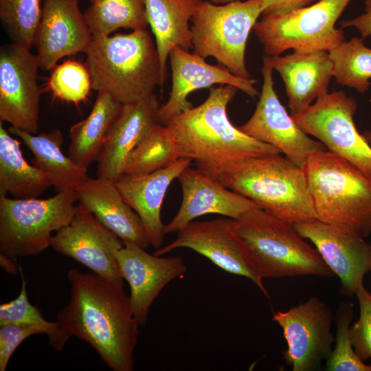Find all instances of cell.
Masks as SVG:
<instances>
[{
  "label": "cell",
  "instance_id": "obj_15",
  "mask_svg": "<svg viewBox=\"0 0 371 371\" xmlns=\"http://www.w3.org/2000/svg\"><path fill=\"white\" fill-rule=\"evenodd\" d=\"M123 244L79 203L71 221L53 235L50 247L106 279L123 281L115 258Z\"/></svg>",
  "mask_w": 371,
  "mask_h": 371
},
{
  "label": "cell",
  "instance_id": "obj_43",
  "mask_svg": "<svg viewBox=\"0 0 371 371\" xmlns=\"http://www.w3.org/2000/svg\"><path fill=\"white\" fill-rule=\"evenodd\" d=\"M313 1H315V0H313Z\"/></svg>",
  "mask_w": 371,
  "mask_h": 371
},
{
  "label": "cell",
  "instance_id": "obj_32",
  "mask_svg": "<svg viewBox=\"0 0 371 371\" xmlns=\"http://www.w3.org/2000/svg\"><path fill=\"white\" fill-rule=\"evenodd\" d=\"M4 324L36 328L48 336L51 346L58 351H61L67 341L60 328L59 323L45 319L38 308L30 302L27 293V282L23 278L19 295L0 305V326Z\"/></svg>",
  "mask_w": 371,
  "mask_h": 371
},
{
  "label": "cell",
  "instance_id": "obj_12",
  "mask_svg": "<svg viewBox=\"0 0 371 371\" xmlns=\"http://www.w3.org/2000/svg\"><path fill=\"white\" fill-rule=\"evenodd\" d=\"M183 247L207 258L227 273L249 278L269 297L254 257L236 232L235 219L192 221L177 232L173 241L153 254L164 256Z\"/></svg>",
  "mask_w": 371,
  "mask_h": 371
},
{
  "label": "cell",
  "instance_id": "obj_38",
  "mask_svg": "<svg viewBox=\"0 0 371 371\" xmlns=\"http://www.w3.org/2000/svg\"><path fill=\"white\" fill-rule=\"evenodd\" d=\"M342 27H355L363 39L371 36V0L365 1L364 12L361 15L341 22Z\"/></svg>",
  "mask_w": 371,
  "mask_h": 371
},
{
  "label": "cell",
  "instance_id": "obj_34",
  "mask_svg": "<svg viewBox=\"0 0 371 371\" xmlns=\"http://www.w3.org/2000/svg\"><path fill=\"white\" fill-rule=\"evenodd\" d=\"M41 14V0H0V19L12 42L28 49L34 45Z\"/></svg>",
  "mask_w": 371,
  "mask_h": 371
},
{
  "label": "cell",
  "instance_id": "obj_29",
  "mask_svg": "<svg viewBox=\"0 0 371 371\" xmlns=\"http://www.w3.org/2000/svg\"><path fill=\"white\" fill-rule=\"evenodd\" d=\"M92 37H104L119 28L133 31L149 25L144 0H95L84 12Z\"/></svg>",
  "mask_w": 371,
  "mask_h": 371
},
{
  "label": "cell",
  "instance_id": "obj_41",
  "mask_svg": "<svg viewBox=\"0 0 371 371\" xmlns=\"http://www.w3.org/2000/svg\"><path fill=\"white\" fill-rule=\"evenodd\" d=\"M363 135L365 137V139L367 140V142L369 144H371V131L367 130L363 133Z\"/></svg>",
  "mask_w": 371,
  "mask_h": 371
},
{
  "label": "cell",
  "instance_id": "obj_8",
  "mask_svg": "<svg viewBox=\"0 0 371 371\" xmlns=\"http://www.w3.org/2000/svg\"><path fill=\"white\" fill-rule=\"evenodd\" d=\"M262 12V0L223 5L199 0L190 19L192 53L212 56L235 76L251 79L245 65L247 42Z\"/></svg>",
  "mask_w": 371,
  "mask_h": 371
},
{
  "label": "cell",
  "instance_id": "obj_26",
  "mask_svg": "<svg viewBox=\"0 0 371 371\" xmlns=\"http://www.w3.org/2000/svg\"><path fill=\"white\" fill-rule=\"evenodd\" d=\"M122 105L108 93L98 91L87 117L70 128L69 157L77 166L87 170L98 160Z\"/></svg>",
  "mask_w": 371,
  "mask_h": 371
},
{
  "label": "cell",
  "instance_id": "obj_20",
  "mask_svg": "<svg viewBox=\"0 0 371 371\" xmlns=\"http://www.w3.org/2000/svg\"><path fill=\"white\" fill-rule=\"evenodd\" d=\"M178 180L182 201L175 216L165 225L166 234L177 233L201 216L216 214L236 220L258 207L249 199L223 186L197 168L189 166Z\"/></svg>",
  "mask_w": 371,
  "mask_h": 371
},
{
  "label": "cell",
  "instance_id": "obj_33",
  "mask_svg": "<svg viewBox=\"0 0 371 371\" xmlns=\"http://www.w3.org/2000/svg\"><path fill=\"white\" fill-rule=\"evenodd\" d=\"M354 304L350 301L340 303L334 319L336 324L335 346L325 361L328 371H371L355 352L350 337V326L354 315Z\"/></svg>",
  "mask_w": 371,
  "mask_h": 371
},
{
  "label": "cell",
  "instance_id": "obj_6",
  "mask_svg": "<svg viewBox=\"0 0 371 371\" xmlns=\"http://www.w3.org/2000/svg\"><path fill=\"white\" fill-rule=\"evenodd\" d=\"M235 223L263 278L335 276L316 248L293 225L259 207L247 212Z\"/></svg>",
  "mask_w": 371,
  "mask_h": 371
},
{
  "label": "cell",
  "instance_id": "obj_30",
  "mask_svg": "<svg viewBox=\"0 0 371 371\" xmlns=\"http://www.w3.org/2000/svg\"><path fill=\"white\" fill-rule=\"evenodd\" d=\"M333 65V76L341 85L355 89L361 93L371 86V49L361 37L344 41L328 52Z\"/></svg>",
  "mask_w": 371,
  "mask_h": 371
},
{
  "label": "cell",
  "instance_id": "obj_42",
  "mask_svg": "<svg viewBox=\"0 0 371 371\" xmlns=\"http://www.w3.org/2000/svg\"><path fill=\"white\" fill-rule=\"evenodd\" d=\"M91 3H92L93 1H94L95 0H89Z\"/></svg>",
  "mask_w": 371,
  "mask_h": 371
},
{
  "label": "cell",
  "instance_id": "obj_3",
  "mask_svg": "<svg viewBox=\"0 0 371 371\" xmlns=\"http://www.w3.org/2000/svg\"><path fill=\"white\" fill-rule=\"evenodd\" d=\"M238 89L231 85L211 87L202 104L181 112L164 125L179 158L206 164L280 153L231 123L227 106Z\"/></svg>",
  "mask_w": 371,
  "mask_h": 371
},
{
  "label": "cell",
  "instance_id": "obj_5",
  "mask_svg": "<svg viewBox=\"0 0 371 371\" xmlns=\"http://www.w3.org/2000/svg\"><path fill=\"white\" fill-rule=\"evenodd\" d=\"M316 218L366 238L371 234V177L326 150L303 167Z\"/></svg>",
  "mask_w": 371,
  "mask_h": 371
},
{
  "label": "cell",
  "instance_id": "obj_2",
  "mask_svg": "<svg viewBox=\"0 0 371 371\" xmlns=\"http://www.w3.org/2000/svg\"><path fill=\"white\" fill-rule=\"evenodd\" d=\"M195 166L293 225L316 218L304 168L280 153Z\"/></svg>",
  "mask_w": 371,
  "mask_h": 371
},
{
  "label": "cell",
  "instance_id": "obj_18",
  "mask_svg": "<svg viewBox=\"0 0 371 371\" xmlns=\"http://www.w3.org/2000/svg\"><path fill=\"white\" fill-rule=\"evenodd\" d=\"M92 36L78 0H44L34 45L40 69L51 71L65 56L85 53Z\"/></svg>",
  "mask_w": 371,
  "mask_h": 371
},
{
  "label": "cell",
  "instance_id": "obj_39",
  "mask_svg": "<svg viewBox=\"0 0 371 371\" xmlns=\"http://www.w3.org/2000/svg\"><path fill=\"white\" fill-rule=\"evenodd\" d=\"M262 14H280L306 6L313 0H262Z\"/></svg>",
  "mask_w": 371,
  "mask_h": 371
},
{
  "label": "cell",
  "instance_id": "obj_25",
  "mask_svg": "<svg viewBox=\"0 0 371 371\" xmlns=\"http://www.w3.org/2000/svg\"><path fill=\"white\" fill-rule=\"evenodd\" d=\"M199 0H144L163 73L171 50L192 48L190 21Z\"/></svg>",
  "mask_w": 371,
  "mask_h": 371
},
{
  "label": "cell",
  "instance_id": "obj_16",
  "mask_svg": "<svg viewBox=\"0 0 371 371\" xmlns=\"http://www.w3.org/2000/svg\"><path fill=\"white\" fill-rule=\"evenodd\" d=\"M309 240L341 283L340 293L355 295L371 271V243L317 218L293 225Z\"/></svg>",
  "mask_w": 371,
  "mask_h": 371
},
{
  "label": "cell",
  "instance_id": "obj_35",
  "mask_svg": "<svg viewBox=\"0 0 371 371\" xmlns=\"http://www.w3.org/2000/svg\"><path fill=\"white\" fill-rule=\"evenodd\" d=\"M47 87L55 98L74 104L85 100L93 89L86 64L76 60L56 65L51 70Z\"/></svg>",
  "mask_w": 371,
  "mask_h": 371
},
{
  "label": "cell",
  "instance_id": "obj_1",
  "mask_svg": "<svg viewBox=\"0 0 371 371\" xmlns=\"http://www.w3.org/2000/svg\"><path fill=\"white\" fill-rule=\"evenodd\" d=\"M68 304L57 322L68 340L71 336L88 343L113 371L134 370V351L139 334L123 281H112L93 272L71 269Z\"/></svg>",
  "mask_w": 371,
  "mask_h": 371
},
{
  "label": "cell",
  "instance_id": "obj_10",
  "mask_svg": "<svg viewBox=\"0 0 371 371\" xmlns=\"http://www.w3.org/2000/svg\"><path fill=\"white\" fill-rule=\"evenodd\" d=\"M357 106L356 100L343 90L333 91L291 115L307 135L371 177V146L353 121Z\"/></svg>",
  "mask_w": 371,
  "mask_h": 371
},
{
  "label": "cell",
  "instance_id": "obj_7",
  "mask_svg": "<svg viewBox=\"0 0 371 371\" xmlns=\"http://www.w3.org/2000/svg\"><path fill=\"white\" fill-rule=\"evenodd\" d=\"M74 189L48 199H12L0 196V263L17 272L19 258L37 255L50 246L52 233L66 225L76 210Z\"/></svg>",
  "mask_w": 371,
  "mask_h": 371
},
{
  "label": "cell",
  "instance_id": "obj_19",
  "mask_svg": "<svg viewBox=\"0 0 371 371\" xmlns=\"http://www.w3.org/2000/svg\"><path fill=\"white\" fill-rule=\"evenodd\" d=\"M172 88L168 101L159 107V123L165 125L171 118L192 106L187 99L197 89L214 85H231L254 98L259 95L255 79H245L233 74L223 65H211L205 58L177 47L170 54Z\"/></svg>",
  "mask_w": 371,
  "mask_h": 371
},
{
  "label": "cell",
  "instance_id": "obj_37",
  "mask_svg": "<svg viewBox=\"0 0 371 371\" xmlns=\"http://www.w3.org/2000/svg\"><path fill=\"white\" fill-rule=\"evenodd\" d=\"M43 333L34 327L16 324L0 326V371H5L16 349L27 337Z\"/></svg>",
  "mask_w": 371,
  "mask_h": 371
},
{
  "label": "cell",
  "instance_id": "obj_24",
  "mask_svg": "<svg viewBox=\"0 0 371 371\" xmlns=\"http://www.w3.org/2000/svg\"><path fill=\"white\" fill-rule=\"evenodd\" d=\"M273 69L284 83L291 115L297 114L327 93L333 76L328 52L293 51L270 56Z\"/></svg>",
  "mask_w": 371,
  "mask_h": 371
},
{
  "label": "cell",
  "instance_id": "obj_21",
  "mask_svg": "<svg viewBox=\"0 0 371 371\" xmlns=\"http://www.w3.org/2000/svg\"><path fill=\"white\" fill-rule=\"evenodd\" d=\"M159 104L153 93L137 102L123 104L97 160V176L116 181L123 174L131 151L159 124Z\"/></svg>",
  "mask_w": 371,
  "mask_h": 371
},
{
  "label": "cell",
  "instance_id": "obj_4",
  "mask_svg": "<svg viewBox=\"0 0 371 371\" xmlns=\"http://www.w3.org/2000/svg\"><path fill=\"white\" fill-rule=\"evenodd\" d=\"M85 54L93 89L108 93L122 104L150 96L166 78L156 44L146 29L92 37Z\"/></svg>",
  "mask_w": 371,
  "mask_h": 371
},
{
  "label": "cell",
  "instance_id": "obj_23",
  "mask_svg": "<svg viewBox=\"0 0 371 371\" xmlns=\"http://www.w3.org/2000/svg\"><path fill=\"white\" fill-rule=\"evenodd\" d=\"M74 190L79 203L123 243L146 249L150 246L140 218L123 199L115 181L87 177Z\"/></svg>",
  "mask_w": 371,
  "mask_h": 371
},
{
  "label": "cell",
  "instance_id": "obj_22",
  "mask_svg": "<svg viewBox=\"0 0 371 371\" xmlns=\"http://www.w3.org/2000/svg\"><path fill=\"white\" fill-rule=\"evenodd\" d=\"M192 161L179 158L173 164L148 174H122L115 181L125 202L140 218L150 245L162 247L165 225L161 210L165 194L171 184Z\"/></svg>",
  "mask_w": 371,
  "mask_h": 371
},
{
  "label": "cell",
  "instance_id": "obj_11",
  "mask_svg": "<svg viewBox=\"0 0 371 371\" xmlns=\"http://www.w3.org/2000/svg\"><path fill=\"white\" fill-rule=\"evenodd\" d=\"M282 328L286 348L283 358L293 371L319 370L333 350L332 309L317 296L276 312L272 317Z\"/></svg>",
  "mask_w": 371,
  "mask_h": 371
},
{
  "label": "cell",
  "instance_id": "obj_14",
  "mask_svg": "<svg viewBox=\"0 0 371 371\" xmlns=\"http://www.w3.org/2000/svg\"><path fill=\"white\" fill-rule=\"evenodd\" d=\"M40 69L36 54L12 42L0 52V122L36 134L38 129V85Z\"/></svg>",
  "mask_w": 371,
  "mask_h": 371
},
{
  "label": "cell",
  "instance_id": "obj_27",
  "mask_svg": "<svg viewBox=\"0 0 371 371\" xmlns=\"http://www.w3.org/2000/svg\"><path fill=\"white\" fill-rule=\"evenodd\" d=\"M8 131L21 139L33 154V165L46 175L58 192L75 188L88 176L60 147L64 137L59 129L38 135L10 126Z\"/></svg>",
  "mask_w": 371,
  "mask_h": 371
},
{
  "label": "cell",
  "instance_id": "obj_28",
  "mask_svg": "<svg viewBox=\"0 0 371 371\" xmlns=\"http://www.w3.org/2000/svg\"><path fill=\"white\" fill-rule=\"evenodd\" d=\"M0 122V196L36 198L52 186L49 177L22 154L20 142Z\"/></svg>",
  "mask_w": 371,
  "mask_h": 371
},
{
  "label": "cell",
  "instance_id": "obj_31",
  "mask_svg": "<svg viewBox=\"0 0 371 371\" xmlns=\"http://www.w3.org/2000/svg\"><path fill=\"white\" fill-rule=\"evenodd\" d=\"M179 159L166 127L157 124L131 151L123 174H148L162 169Z\"/></svg>",
  "mask_w": 371,
  "mask_h": 371
},
{
  "label": "cell",
  "instance_id": "obj_36",
  "mask_svg": "<svg viewBox=\"0 0 371 371\" xmlns=\"http://www.w3.org/2000/svg\"><path fill=\"white\" fill-rule=\"evenodd\" d=\"M359 305L358 319L350 326L354 349L363 360L371 359V293L361 286L356 295Z\"/></svg>",
  "mask_w": 371,
  "mask_h": 371
},
{
  "label": "cell",
  "instance_id": "obj_17",
  "mask_svg": "<svg viewBox=\"0 0 371 371\" xmlns=\"http://www.w3.org/2000/svg\"><path fill=\"white\" fill-rule=\"evenodd\" d=\"M115 258L121 276L130 286L133 316L139 326H144L155 300L169 282L187 271V266L179 256L150 254L130 242H124Z\"/></svg>",
  "mask_w": 371,
  "mask_h": 371
},
{
  "label": "cell",
  "instance_id": "obj_13",
  "mask_svg": "<svg viewBox=\"0 0 371 371\" xmlns=\"http://www.w3.org/2000/svg\"><path fill=\"white\" fill-rule=\"evenodd\" d=\"M269 56L263 58V83L260 98L251 117L239 128L255 139L269 144L300 167L314 153L326 150L296 124L280 102L274 89Z\"/></svg>",
  "mask_w": 371,
  "mask_h": 371
},
{
  "label": "cell",
  "instance_id": "obj_9",
  "mask_svg": "<svg viewBox=\"0 0 371 371\" xmlns=\"http://www.w3.org/2000/svg\"><path fill=\"white\" fill-rule=\"evenodd\" d=\"M351 0H318L280 14H262L254 31L267 56L292 49L329 52L344 41L335 23Z\"/></svg>",
  "mask_w": 371,
  "mask_h": 371
},
{
  "label": "cell",
  "instance_id": "obj_40",
  "mask_svg": "<svg viewBox=\"0 0 371 371\" xmlns=\"http://www.w3.org/2000/svg\"><path fill=\"white\" fill-rule=\"evenodd\" d=\"M242 1V0H212V2L215 4L223 5V4H226L228 3H231L234 1Z\"/></svg>",
  "mask_w": 371,
  "mask_h": 371
}]
</instances>
